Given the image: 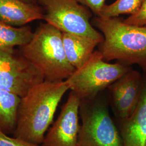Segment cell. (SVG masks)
Returning a JSON list of instances; mask_svg holds the SVG:
<instances>
[{
	"label": "cell",
	"instance_id": "6da1fadb",
	"mask_svg": "<svg viewBox=\"0 0 146 146\" xmlns=\"http://www.w3.org/2000/svg\"><path fill=\"white\" fill-rule=\"evenodd\" d=\"M69 90L66 80H44L20 99L14 137L42 145L58 106Z\"/></svg>",
	"mask_w": 146,
	"mask_h": 146
},
{
	"label": "cell",
	"instance_id": "d6986e66",
	"mask_svg": "<svg viewBox=\"0 0 146 146\" xmlns=\"http://www.w3.org/2000/svg\"><path fill=\"white\" fill-rule=\"evenodd\" d=\"M23 1L26 2H28V3H37V0H23Z\"/></svg>",
	"mask_w": 146,
	"mask_h": 146
},
{
	"label": "cell",
	"instance_id": "7c38bea8",
	"mask_svg": "<svg viewBox=\"0 0 146 146\" xmlns=\"http://www.w3.org/2000/svg\"><path fill=\"white\" fill-rule=\"evenodd\" d=\"M62 41L68 62L75 69L83 65L101 43L90 37L68 33H62Z\"/></svg>",
	"mask_w": 146,
	"mask_h": 146
},
{
	"label": "cell",
	"instance_id": "9a60e30c",
	"mask_svg": "<svg viewBox=\"0 0 146 146\" xmlns=\"http://www.w3.org/2000/svg\"><path fill=\"white\" fill-rule=\"evenodd\" d=\"M143 1V0H116L111 4H105L98 16L112 18L122 14L131 15L139 10Z\"/></svg>",
	"mask_w": 146,
	"mask_h": 146
},
{
	"label": "cell",
	"instance_id": "277c9868",
	"mask_svg": "<svg viewBox=\"0 0 146 146\" xmlns=\"http://www.w3.org/2000/svg\"><path fill=\"white\" fill-rule=\"evenodd\" d=\"M131 69L121 63L106 61L101 52L95 50L87 61L75 69L66 81L69 90L81 100H92Z\"/></svg>",
	"mask_w": 146,
	"mask_h": 146
},
{
	"label": "cell",
	"instance_id": "5b68a950",
	"mask_svg": "<svg viewBox=\"0 0 146 146\" xmlns=\"http://www.w3.org/2000/svg\"><path fill=\"white\" fill-rule=\"evenodd\" d=\"M98 96L81 101L78 146H123L120 131L108 105Z\"/></svg>",
	"mask_w": 146,
	"mask_h": 146
},
{
	"label": "cell",
	"instance_id": "ac0fdd59",
	"mask_svg": "<svg viewBox=\"0 0 146 146\" xmlns=\"http://www.w3.org/2000/svg\"><path fill=\"white\" fill-rule=\"evenodd\" d=\"M80 3L88 7L96 16L105 5L106 0H76Z\"/></svg>",
	"mask_w": 146,
	"mask_h": 146
},
{
	"label": "cell",
	"instance_id": "7a4b0ae2",
	"mask_svg": "<svg viewBox=\"0 0 146 146\" xmlns=\"http://www.w3.org/2000/svg\"><path fill=\"white\" fill-rule=\"evenodd\" d=\"M123 20L118 17H94L92 23L104 36L99 50L107 62L137 64L146 73V26L129 25Z\"/></svg>",
	"mask_w": 146,
	"mask_h": 146
},
{
	"label": "cell",
	"instance_id": "8fae6325",
	"mask_svg": "<svg viewBox=\"0 0 146 146\" xmlns=\"http://www.w3.org/2000/svg\"><path fill=\"white\" fill-rule=\"evenodd\" d=\"M44 11L37 3L23 0H0V21L14 27L43 20Z\"/></svg>",
	"mask_w": 146,
	"mask_h": 146
},
{
	"label": "cell",
	"instance_id": "8992f818",
	"mask_svg": "<svg viewBox=\"0 0 146 146\" xmlns=\"http://www.w3.org/2000/svg\"><path fill=\"white\" fill-rule=\"evenodd\" d=\"M37 3L44 11L43 20L62 33L82 35L103 41V35L90 22L92 11L76 0H37Z\"/></svg>",
	"mask_w": 146,
	"mask_h": 146
},
{
	"label": "cell",
	"instance_id": "e0dca14e",
	"mask_svg": "<svg viewBox=\"0 0 146 146\" xmlns=\"http://www.w3.org/2000/svg\"><path fill=\"white\" fill-rule=\"evenodd\" d=\"M0 146H43L11 136L0 131Z\"/></svg>",
	"mask_w": 146,
	"mask_h": 146
},
{
	"label": "cell",
	"instance_id": "3957f363",
	"mask_svg": "<svg viewBox=\"0 0 146 146\" xmlns=\"http://www.w3.org/2000/svg\"><path fill=\"white\" fill-rule=\"evenodd\" d=\"M20 49L44 80H66L75 69L68 62L64 52L62 32L47 23L40 25L31 40Z\"/></svg>",
	"mask_w": 146,
	"mask_h": 146
},
{
	"label": "cell",
	"instance_id": "5bb4252c",
	"mask_svg": "<svg viewBox=\"0 0 146 146\" xmlns=\"http://www.w3.org/2000/svg\"><path fill=\"white\" fill-rule=\"evenodd\" d=\"M34 32L28 26H12L0 21V49L11 50L29 42Z\"/></svg>",
	"mask_w": 146,
	"mask_h": 146
},
{
	"label": "cell",
	"instance_id": "4fadbf2b",
	"mask_svg": "<svg viewBox=\"0 0 146 146\" xmlns=\"http://www.w3.org/2000/svg\"><path fill=\"white\" fill-rule=\"evenodd\" d=\"M20 99L0 87V131L7 135H13L15 129Z\"/></svg>",
	"mask_w": 146,
	"mask_h": 146
},
{
	"label": "cell",
	"instance_id": "52a82bcc",
	"mask_svg": "<svg viewBox=\"0 0 146 146\" xmlns=\"http://www.w3.org/2000/svg\"><path fill=\"white\" fill-rule=\"evenodd\" d=\"M43 81L42 74L20 52L0 49L1 88L22 98Z\"/></svg>",
	"mask_w": 146,
	"mask_h": 146
},
{
	"label": "cell",
	"instance_id": "ba28073f",
	"mask_svg": "<svg viewBox=\"0 0 146 146\" xmlns=\"http://www.w3.org/2000/svg\"><path fill=\"white\" fill-rule=\"evenodd\" d=\"M81 99L70 91L57 120L47 131L43 146H78Z\"/></svg>",
	"mask_w": 146,
	"mask_h": 146
},
{
	"label": "cell",
	"instance_id": "2e32d148",
	"mask_svg": "<svg viewBox=\"0 0 146 146\" xmlns=\"http://www.w3.org/2000/svg\"><path fill=\"white\" fill-rule=\"evenodd\" d=\"M128 25L134 26H146V0H143L141 7L134 14L123 20Z\"/></svg>",
	"mask_w": 146,
	"mask_h": 146
},
{
	"label": "cell",
	"instance_id": "9c48e42d",
	"mask_svg": "<svg viewBox=\"0 0 146 146\" xmlns=\"http://www.w3.org/2000/svg\"><path fill=\"white\" fill-rule=\"evenodd\" d=\"M142 82L141 74L131 69L108 88L117 120L127 118L134 112L140 99Z\"/></svg>",
	"mask_w": 146,
	"mask_h": 146
},
{
	"label": "cell",
	"instance_id": "30bf717a",
	"mask_svg": "<svg viewBox=\"0 0 146 146\" xmlns=\"http://www.w3.org/2000/svg\"><path fill=\"white\" fill-rule=\"evenodd\" d=\"M117 120L123 146H146V75L135 110L128 117Z\"/></svg>",
	"mask_w": 146,
	"mask_h": 146
}]
</instances>
